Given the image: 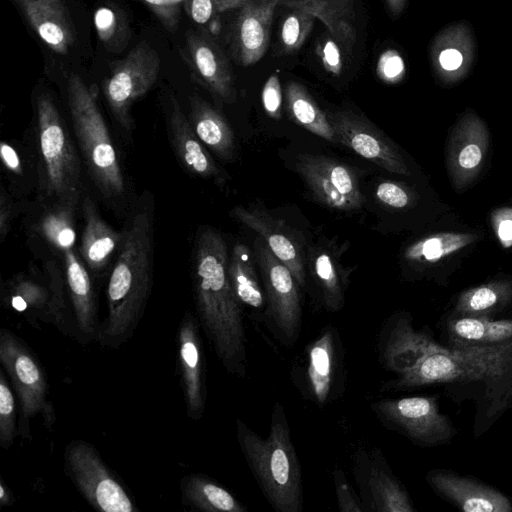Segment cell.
I'll return each mask as SVG.
<instances>
[{
  "label": "cell",
  "mask_w": 512,
  "mask_h": 512,
  "mask_svg": "<svg viewBox=\"0 0 512 512\" xmlns=\"http://www.w3.org/2000/svg\"><path fill=\"white\" fill-rule=\"evenodd\" d=\"M154 224V197L146 190L125 215L121 246L107 283L108 316L97 339L102 346H121L143 316L153 283Z\"/></svg>",
  "instance_id": "1"
},
{
  "label": "cell",
  "mask_w": 512,
  "mask_h": 512,
  "mask_svg": "<svg viewBox=\"0 0 512 512\" xmlns=\"http://www.w3.org/2000/svg\"><path fill=\"white\" fill-rule=\"evenodd\" d=\"M229 255L223 237L210 227L196 235L192 283L199 323L215 354L231 375L247 374V338L240 301L228 274Z\"/></svg>",
  "instance_id": "2"
},
{
  "label": "cell",
  "mask_w": 512,
  "mask_h": 512,
  "mask_svg": "<svg viewBox=\"0 0 512 512\" xmlns=\"http://www.w3.org/2000/svg\"><path fill=\"white\" fill-rule=\"evenodd\" d=\"M474 382L484 386L475 429L480 434L512 405V338L489 345L448 346L410 372L383 383L381 391Z\"/></svg>",
  "instance_id": "3"
},
{
  "label": "cell",
  "mask_w": 512,
  "mask_h": 512,
  "mask_svg": "<svg viewBox=\"0 0 512 512\" xmlns=\"http://www.w3.org/2000/svg\"><path fill=\"white\" fill-rule=\"evenodd\" d=\"M78 209L38 197L27 216V231L35 253L49 252L63 268L74 324L81 338L90 342L97 339L101 324L91 274L76 244Z\"/></svg>",
  "instance_id": "4"
},
{
  "label": "cell",
  "mask_w": 512,
  "mask_h": 512,
  "mask_svg": "<svg viewBox=\"0 0 512 512\" xmlns=\"http://www.w3.org/2000/svg\"><path fill=\"white\" fill-rule=\"evenodd\" d=\"M235 432L240 451L270 506L276 512H302L301 465L283 405L274 403L267 437L240 418L235 421Z\"/></svg>",
  "instance_id": "5"
},
{
  "label": "cell",
  "mask_w": 512,
  "mask_h": 512,
  "mask_svg": "<svg viewBox=\"0 0 512 512\" xmlns=\"http://www.w3.org/2000/svg\"><path fill=\"white\" fill-rule=\"evenodd\" d=\"M67 104L82 163L101 199L119 213L131 206L130 185L96 96L83 79L71 73Z\"/></svg>",
  "instance_id": "6"
},
{
  "label": "cell",
  "mask_w": 512,
  "mask_h": 512,
  "mask_svg": "<svg viewBox=\"0 0 512 512\" xmlns=\"http://www.w3.org/2000/svg\"><path fill=\"white\" fill-rule=\"evenodd\" d=\"M35 111L39 197L80 207L85 193L82 160L69 128L49 93L37 95Z\"/></svg>",
  "instance_id": "7"
},
{
  "label": "cell",
  "mask_w": 512,
  "mask_h": 512,
  "mask_svg": "<svg viewBox=\"0 0 512 512\" xmlns=\"http://www.w3.org/2000/svg\"><path fill=\"white\" fill-rule=\"evenodd\" d=\"M254 249L264 284L265 325L281 345L293 347L302 327L299 285L289 268L273 254L259 235L254 242Z\"/></svg>",
  "instance_id": "8"
},
{
  "label": "cell",
  "mask_w": 512,
  "mask_h": 512,
  "mask_svg": "<svg viewBox=\"0 0 512 512\" xmlns=\"http://www.w3.org/2000/svg\"><path fill=\"white\" fill-rule=\"evenodd\" d=\"M0 362L19 400L18 433L30 439V419L37 413H42L47 426L55 421L52 405L47 400L48 382L44 370L34 352L6 328L0 331Z\"/></svg>",
  "instance_id": "9"
},
{
  "label": "cell",
  "mask_w": 512,
  "mask_h": 512,
  "mask_svg": "<svg viewBox=\"0 0 512 512\" xmlns=\"http://www.w3.org/2000/svg\"><path fill=\"white\" fill-rule=\"evenodd\" d=\"M292 380L300 394L321 407L340 399L345 391L344 348L336 327L327 325L306 345Z\"/></svg>",
  "instance_id": "10"
},
{
  "label": "cell",
  "mask_w": 512,
  "mask_h": 512,
  "mask_svg": "<svg viewBox=\"0 0 512 512\" xmlns=\"http://www.w3.org/2000/svg\"><path fill=\"white\" fill-rule=\"evenodd\" d=\"M160 71L158 53L147 42L136 45L128 55L114 63L102 90L110 112L127 134L133 131L131 108L157 80Z\"/></svg>",
  "instance_id": "11"
},
{
  "label": "cell",
  "mask_w": 512,
  "mask_h": 512,
  "mask_svg": "<svg viewBox=\"0 0 512 512\" xmlns=\"http://www.w3.org/2000/svg\"><path fill=\"white\" fill-rule=\"evenodd\" d=\"M370 407L384 427L419 446L440 445L456 434L450 419L439 411L435 397L385 398L374 401Z\"/></svg>",
  "instance_id": "12"
},
{
  "label": "cell",
  "mask_w": 512,
  "mask_h": 512,
  "mask_svg": "<svg viewBox=\"0 0 512 512\" xmlns=\"http://www.w3.org/2000/svg\"><path fill=\"white\" fill-rule=\"evenodd\" d=\"M65 471L86 501L98 511L133 512L130 495L93 445L73 440L65 449Z\"/></svg>",
  "instance_id": "13"
},
{
  "label": "cell",
  "mask_w": 512,
  "mask_h": 512,
  "mask_svg": "<svg viewBox=\"0 0 512 512\" xmlns=\"http://www.w3.org/2000/svg\"><path fill=\"white\" fill-rule=\"evenodd\" d=\"M352 474L365 512L416 510L409 493L394 475L380 448H357L352 455Z\"/></svg>",
  "instance_id": "14"
},
{
  "label": "cell",
  "mask_w": 512,
  "mask_h": 512,
  "mask_svg": "<svg viewBox=\"0 0 512 512\" xmlns=\"http://www.w3.org/2000/svg\"><path fill=\"white\" fill-rule=\"evenodd\" d=\"M296 169L317 201L329 208L351 211L366 202L355 173L333 158L302 153Z\"/></svg>",
  "instance_id": "15"
},
{
  "label": "cell",
  "mask_w": 512,
  "mask_h": 512,
  "mask_svg": "<svg viewBox=\"0 0 512 512\" xmlns=\"http://www.w3.org/2000/svg\"><path fill=\"white\" fill-rule=\"evenodd\" d=\"M444 349L429 333L416 330L406 311H397L385 319L377 337L380 364L397 376L410 372L427 356Z\"/></svg>",
  "instance_id": "16"
},
{
  "label": "cell",
  "mask_w": 512,
  "mask_h": 512,
  "mask_svg": "<svg viewBox=\"0 0 512 512\" xmlns=\"http://www.w3.org/2000/svg\"><path fill=\"white\" fill-rule=\"evenodd\" d=\"M327 117L336 142L389 172L410 175L396 144L367 118L350 110L329 113Z\"/></svg>",
  "instance_id": "17"
},
{
  "label": "cell",
  "mask_w": 512,
  "mask_h": 512,
  "mask_svg": "<svg viewBox=\"0 0 512 512\" xmlns=\"http://www.w3.org/2000/svg\"><path fill=\"white\" fill-rule=\"evenodd\" d=\"M488 147L485 122L473 112L463 115L452 128L446 146L447 171L455 189H463L475 180Z\"/></svg>",
  "instance_id": "18"
},
{
  "label": "cell",
  "mask_w": 512,
  "mask_h": 512,
  "mask_svg": "<svg viewBox=\"0 0 512 512\" xmlns=\"http://www.w3.org/2000/svg\"><path fill=\"white\" fill-rule=\"evenodd\" d=\"M177 339L187 415L199 420L205 411L207 398L205 358L198 322L190 312H186L180 322Z\"/></svg>",
  "instance_id": "19"
},
{
  "label": "cell",
  "mask_w": 512,
  "mask_h": 512,
  "mask_svg": "<svg viewBox=\"0 0 512 512\" xmlns=\"http://www.w3.org/2000/svg\"><path fill=\"white\" fill-rule=\"evenodd\" d=\"M2 298L15 311L23 313L27 319H40L50 322L63 333L76 337L67 321L65 300L59 298L48 281L43 285L31 276L17 275L3 287Z\"/></svg>",
  "instance_id": "20"
},
{
  "label": "cell",
  "mask_w": 512,
  "mask_h": 512,
  "mask_svg": "<svg viewBox=\"0 0 512 512\" xmlns=\"http://www.w3.org/2000/svg\"><path fill=\"white\" fill-rule=\"evenodd\" d=\"M231 215L261 236L273 254L289 268L299 287L305 286L302 244L289 226L256 208L237 206Z\"/></svg>",
  "instance_id": "21"
},
{
  "label": "cell",
  "mask_w": 512,
  "mask_h": 512,
  "mask_svg": "<svg viewBox=\"0 0 512 512\" xmlns=\"http://www.w3.org/2000/svg\"><path fill=\"white\" fill-rule=\"evenodd\" d=\"M441 497L465 512H512V502L497 489L452 471L435 469L426 476Z\"/></svg>",
  "instance_id": "22"
},
{
  "label": "cell",
  "mask_w": 512,
  "mask_h": 512,
  "mask_svg": "<svg viewBox=\"0 0 512 512\" xmlns=\"http://www.w3.org/2000/svg\"><path fill=\"white\" fill-rule=\"evenodd\" d=\"M80 209L83 219L79 241L81 257L91 275H104L117 256L122 230H115L103 219L90 194L84 193Z\"/></svg>",
  "instance_id": "23"
},
{
  "label": "cell",
  "mask_w": 512,
  "mask_h": 512,
  "mask_svg": "<svg viewBox=\"0 0 512 512\" xmlns=\"http://www.w3.org/2000/svg\"><path fill=\"white\" fill-rule=\"evenodd\" d=\"M280 0H248L232 31L233 53L244 66L258 62L266 52L275 8Z\"/></svg>",
  "instance_id": "24"
},
{
  "label": "cell",
  "mask_w": 512,
  "mask_h": 512,
  "mask_svg": "<svg viewBox=\"0 0 512 512\" xmlns=\"http://www.w3.org/2000/svg\"><path fill=\"white\" fill-rule=\"evenodd\" d=\"M164 111L170 143L183 168L203 179H219L221 173L217 164L174 97L167 100Z\"/></svg>",
  "instance_id": "25"
},
{
  "label": "cell",
  "mask_w": 512,
  "mask_h": 512,
  "mask_svg": "<svg viewBox=\"0 0 512 512\" xmlns=\"http://www.w3.org/2000/svg\"><path fill=\"white\" fill-rule=\"evenodd\" d=\"M187 46L192 69L201 83L222 101L233 102L235 89L231 68L217 44L203 35L190 33Z\"/></svg>",
  "instance_id": "26"
},
{
  "label": "cell",
  "mask_w": 512,
  "mask_h": 512,
  "mask_svg": "<svg viewBox=\"0 0 512 512\" xmlns=\"http://www.w3.org/2000/svg\"><path fill=\"white\" fill-rule=\"evenodd\" d=\"M28 22L41 40L54 52L67 54L74 33L62 2L18 0Z\"/></svg>",
  "instance_id": "27"
},
{
  "label": "cell",
  "mask_w": 512,
  "mask_h": 512,
  "mask_svg": "<svg viewBox=\"0 0 512 512\" xmlns=\"http://www.w3.org/2000/svg\"><path fill=\"white\" fill-rule=\"evenodd\" d=\"M189 121L201 142L223 160L235 155V137L226 119L209 103L194 95L190 98Z\"/></svg>",
  "instance_id": "28"
},
{
  "label": "cell",
  "mask_w": 512,
  "mask_h": 512,
  "mask_svg": "<svg viewBox=\"0 0 512 512\" xmlns=\"http://www.w3.org/2000/svg\"><path fill=\"white\" fill-rule=\"evenodd\" d=\"M182 500L185 505L205 512H247V507L225 487L203 474L182 478Z\"/></svg>",
  "instance_id": "29"
},
{
  "label": "cell",
  "mask_w": 512,
  "mask_h": 512,
  "mask_svg": "<svg viewBox=\"0 0 512 512\" xmlns=\"http://www.w3.org/2000/svg\"><path fill=\"white\" fill-rule=\"evenodd\" d=\"M449 346L489 345L512 338V319L455 316L447 324Z\"/></svg>",
  "instance_id": "30"
},
{
  "label": "cell",
  "mask_w": 512,
  "mask_h": 512,
  "mask_svg": "<svg viewBox=\"0 0 512 512\" xmlns=\"http://www.w3.org/2000/svg\"><path fill=\"white\" fill-rule=\"evenodd\" d=\"M228 274L241 304L262 309L265 297L260 287L251 250L245 244H235L229 257Z\"/></svg>",
  "instance_id": "31"
},
{
  "label": "cell",
  "mask_w": 512,
  "mask_h": 512,
  "mask_svg": "<svg viewBox=\"0 0 512 512\" xmlns=\"http://www.w3.org/2000/svg\"><path fill=\"white\" fill-rule=\"evenodd\" d=\"M512 301V283L493 281L464 290L459 295L456 316L489 317Z\"/></svg>",
  "instance_id": "32"
},
{
  "label": "cell",
  "mask_w": 512,
  "mask_h": 512,
  "mask_svg": "<svg viewBox=\"0 0 512 512\" xmlns=\"http://www.w3.org/2000/svg\"><path fill=\"white\" fill-rule=\"evenodd\" d=\"M286 104L294 122L327 141L336 142L327 115L318 107L304 86L290 82L286 87Z\"/></svg>",
  "instance_id": "33"
},
{
  "label": "cell",
  "mask_w": 512,
  "mask_h": 512,
  "mask_svg": "<svg viewBox=\"0 0 512 512\" xmlns=\"http://www.w3.org/2000/svg\"><path fill=\"white\" fill-rule=\"evenodd\" d=\"M310 269L324 307L329 312L340 311L344 305L346 285L332 255L324 249H314L310 256Z\"/></svg>",
  "instance_id": "34"
},
{
  "label": "cell",
  "mask_w": 512,
  "mask_h": 512,
  "mask_svg": "<svg viewBox=\"0 0 512 512\" xmlns=\"http://www.w3.org/2000/svg\"><path fill=\"white\" fill-rule=\"evenodd\" d=\"M479 236L472 233L442 232L430 235L410 245L404 253L413 262H436L475 242Z\"/></svg>",
  "instance_id": "35"
},
{
  "label": "cell",
  "mask_w": 512,
  "mask_h": 512,
  "mask_svg": "<svg viewBox=\"0 0 512 512\" xmlns=\"http://www.w3.org/2000/svg\"><path fill=\"white\" fill-rule=\"evenodd\" d=\"M284 3L294 8L304 9L320 18L339 38L349 39L353 35L349 23L348 6L340 9L335 0H284Z\"/></svg>",
  "instance_id": "36"
},
{
  "label": "cell",
  "mask_w": 512,
  "mask_h": 512,
  "mask_svg": "<svg viewBox=\"0 0 512 512\" xmlns=\"http://www.w3.org/2000/svg\"><path fill=\"white\" fill-rule=\"evenodd\" d=\"M18 433L16 400L5 377L0 372V445L8 450Z\"/></svg>",
  "instance_id": "37"
},
{
  "label": "cell",
  "mask_w": 512,
  "mask_h": 512,
  "mask_svg": "<svg viewBox=\"0 0 512 512\" xmlns=\"http://www.w3.org/2000/svg\"><path fill=\"white\" fill-rule=\"evenodd\" d=\"M315 16L301 8L295 10L284 20L281 28V41L289 50L298 49L309 34Z\"/></svg>",
  "instance_id": "38"
},
{
  "label": "cell",
  "mask_w": 512,
  "mask_h": 512,
  "mask_svg": "<svg viewBox=\"0 0 512 512\" xmlns=\"http://www.w3.org/2000/svg\"><path fill=\"white\" fill-rule=\"evenodd\" d=\"M94 24L101 41L115 47L124 34L120 15L107 6L98 8L94 14Z\"/></svg>",
  "instance_id": "39"
},
{
  "label": "cell",
  "mask_w": 512,
  "mask_h": 512,
  "mask_svg": "<svg viewBox=\"0 0 512 512\" xmlns=\"http://www.w3.org/2000/svg\"><path fill=\"white\" fill-rule=\"evenodd\" d=\"M248 0H188L187 10L191 18L204 24L217 13L232 8H241Z\"/></svg>",
  "instance_id": "40"
},
{
  "label": "cell",
  "mask_w": 512,
  "mask_h": 512,
  "mask_svg": "<svg viewBox=\"0 0 512 512\" xmlns=\"http://www.w3.org/2000/svg\"><path fill=\"white\" fill-rule=\"evenodd\" d=\"M338 510L341 512H365L359 495L355 493L341 468L332 471Z\"/></svg>",
  "instance_id": "41"
},
{
  "label": "cell",
  "mask_w": 512,
  "mask_h": 512,
  "mask_svg": "<svg viewBox=\"0 0 512 512\" xmlns=\"http://www.w3.org/2000/svg\"><path fill=\"white\" fill-rule=\"evenodd\" d=\"M377 199L392 208H405L410 205L412 195L404 186L390 181L380 183L376 188Z\"/></svg>",
  "instance_id": "42"
},
{
  "label": "cell",
  "mask_w": 512,
  "mask_h": 512,
  "mask_svg": "<svg viewBox=\"0 0 512 512\" xmlns=\"http://www.w3.org/2000/svg\"><path fill=\"white\" fill-rule=\"evenodd\" d=\"M262 104L268 116L273 119L281 118L282 92L277 74L271 75L262 91Z\"/></svg>",
  "instance_id": "43"
},
{
  "label": "cell",
  "mask_w": 512,
  "mask_h": 512,
  "mask_svg": "<svg viewBox=\"0 0 512 512\" xmlns=\"http://www.w3.org/2000/svg\"><path fill=\"white\" fill-rule=\"evenodd\" d=\"M405 71L401 56L394 50H388L381 55L377 65L379 77L389 83L399 81Z\"/></svg>",
  "instance_id": "44"
},
{
  "label": "cell",
  "mask_w": 512,
  "mask_h": 512,
  "mask_svg": "<svg viewBox=\"0 0 512 512\" xmlns=\"http://www.w3.org/2000/svg\"><path fill=\"white\" fill-rule=\"evenodd\" d=\"M0 157L2 165L13 180L26 178V169L22 156L18 149L9 142L2 141L0 145Z\"/></svg>",
  "instance_id": "45"
},
{
  "label": "cell",
  "mask_w": 512,
  "mask_h": 512,
  "mask_svg": "<svg viewBox=\"0 0 512 512\" xmlns=\"http://www.w3.org/2000/svg\"><path fill=\"white\" fill-rule=\"evenodd\" d=\"M491 224L502 247H512V208L495 209L491 213Z\"/></svg>",
  "instance_id": "46"
},
{
  "label": "cell",
  "mask_w": 512,
  "mask_h": 512,
  "mask_svg": "<svg viewBox=\"0 0 512 512\" xmlns=\"http://www.w3.org/2000/svg\"><path fill=\"white\" fill-rule=\"evenodd\" d=\"M450 45L443 48L438 52L437 64L439 65V69L443 71V73H450V79L455 78V72L460 70L463 64H465V56L463 53L458 50V45H456V41H449Z\"/></svg>",
  "instance_id": "47"
},
{
  "label": "cell",
  "mask_w": 512,
  "mask_h": 512,
  "mask_svg": "<svg viewBox=\"0 0 512 512\" xmlns=\"http://www.w3.org/2000/svg\"><path fill=\"white\" fill-rule=\"evenodd\" d=\"M149 5L153 12L166 25L167 28L174 27L178 21L179 6L188 0H143Z\"/></svg>",
  "instance_id": "48"
},
{
  "label": "cell",
  "mask_w": 512,
  "mask_h": 512,
  "mask_svg": "<svg viewBox=\"0 0 512 512\" xmlns=\"http://www.w3.org/2000/svg\"><path fill=\"white\" fill-rule=\"evenodd\" d=\"M16 212V203L9 191L1 186L0 192V241L6 239Z\"/></svg>",
  "instance_id": "49"
},
{
  "label": "cell",
  "mask_w": 512,
  "mask_h": 512,
  "mask_svg": "<svg viewBox=\"0 0 512 512\" xmlns=\"http://www.w3.org/2000/svg\"><path fill=\"white\" fill-rule=\"evenodd\" d=\"M323 62L328 71L339 74L341 71V55L338 46L332 40H328L322 48Z\"/></svg>",
  "instance_id": "50"
},
{
  "label": "cell",
  "mask_w": 512,
  "mask_h": 512,
  "mask_svg": "<svg viewBox=\"0 0 512 512\" xmlns=\"http://www.w3.org/2000/svg\"><path fill=\"white\" fill-rule=\"evenodd\" d=\"M15 501L9 487H7L3 480L0 484V504L1 506H11Z\"/></svg>",
  "instance_id": "51"
},
{
  "label": "cell",
  "mask_w": 512,
  "mask_h": 512,
  "mask_svg": "<svg viewBox=\"0 0 512 512\" xmlns=\"http://www.w3.org/2000/svg\"><path fill=\"white\" fill-rule=\"evenodd\" d=\"M405 1L406 0H387V3L389 5L391 11L394 14H398L402 10V8L405 4Z\"/></svg>",
  "instance_id": "52"
},
{
  "label": "cell",
  "mask_w": 512,
  "mask_h": 512,
  "mask_svg": "<svg viewBox=\"0 0 512 512\" xmlns=\"http://www.w3.org/2000/svg\"><path fill=\"white\" fill-rule=\"evenodd\" d=\"M41 1H55V2H62L63 3V0H41Z\"/></svg>",
  "instance_id": "53"
}]
</instances>
